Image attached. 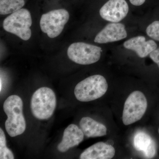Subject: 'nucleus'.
I'll return each instance as SVG.
<instances>
[{
  "label": "nucleus",
  "mask_w": 159,
  "mask_h": 159,
  "mask_svg": "<svg viewBox=\"0 0 159 159\" xmlns=\"http://www.w3.org/2000/svg\"><path fill=\"white\" fill-rule=\"evenodd\" d=\"M150 58L157 64L159 68V48H157L149 54Z\"/></svg>",
  "instance_id": "a211bd4d"
},
{
  "label": "nucleus",
  "mask_w": 159,
  "mask_h": 159,
  "mask_svg": "<svg viewBox=\"0 0 159 159\" xmlns=\"http://www.w3.org/2000/svg\"><path fill=\"white\" fill-rule=\"evenodd\" d=\"M146 31L149 37L159 41V21H155L149 25Z\"/></svg>",
  "instance_id": "f3484780"
},
{
  "label": "nucleus",
  "mask_w": 159,
  "mask_h": 159,
  "mask_svg": "<svg viewBox=\"0 0 159 159\" xmlns=\"http://www.w3.org/2000/svg\"><path fill=\"white\" fill-rule=\"evenodd\" d=\"M80 127L88 138H95L106 135L105 125L89 117H83L79 123Z\"/></svg>",
  "instance_id": "ddd939ff"
},
{
  "label": "nucleus",
  "mask_w": 159,
  "mask_h": 159,
  "mask_svg": "<svg viewBox=\"0 0 159 159\" xmlns=\"http://www.w3.org/2000/svg\"><path fill=\"white\" fill-rule=\"evenodd\" d=\"M158 132H159V129H158Z\"/></svg>",
  "instance_id": "412c9836"
},
{
  "label": "nucleus",
  "mask_w": 159,
  "mask_h": 159,
  "mask_svg": "<svg viewBox=\"0 0 159 159\" xmlns=\"http://www.w3.org/2000/svg\"><path fill=\"white\" fill-rule=\"evenodd\" d=\"M56 103V97L54 91L49 88H40L34 92L31 97V112L36 119H49L54 113Z\"/></svg>",
  "instance_id": "7ed1b4c3"
},
{
  "label": "nucleus",
  "mask_w": 159,
  "mask_h": 159,
  "mask_svg": "<svg viewBox=\"0 0 159 159\" xmlns=\"http://www.w3.org/2000/svg\"><path fill=\"white\" fill-rule=\"evenodd\" d=\"M6 136L2 128H0V159H13L12 152L6 146Z\"/></svg>",
  "instance_id": "dca6fc26"
},
{
  "label": "nucleus",
  "mask_w": 159,
  "mask_h": 159,
  "mask_svg": "<svg viewBox=\"0 0 159 159\" xmlns=\"http://www.w3.org/2000/svg\"><path fill=\"white\" fill-rule=\"evenodd\" d=\"M116 152L112 145L102 142H98L85 149L80 155V159H110Z\"/></svg>",
  "instance_id": "f8f14e48"
},
{
  "label": "nucleus",
  "mask_w": 159,
  "mask_h": 159,
  "mask_svg": "<svg viewBox=\"0 0 159 159\" xmlns=\"http://www.w3.org/2000/svg\"><path fill=\"white\" fill-rule=\"evenodd\" d=\"M126 37L127 32L124 25L121 23H110L97 34L94 42L107 43L121 40Z\"/></svg>",
  "instance_id": "1a4fd4ad"
},
{
  "label": "nucleus",
  "mask_w": 159,
  "mask_h": 159,
  "mask_svg": "<svg viewBox=\"0 0 159 159\" xmlns=\"http://www.w3.org/2000/svg\"><path fill=\"white\" fill-rule=\"evenodd\" d=\"M102 49L98 46L83 42L74 43L69 46V59L80 65H87L97 62L101 57Z\"/></svg>",
  "instance_id": "0eeeda50"
},
{
  "label": "nucleus",
  "mask_w": 159,
  "mask_h": 159,
  "mask_svg": "<svg viewBox=\"0 0 159 159\" xmlns=\"http://www.w3.org/2000/svg\"><path fill=\"white\" fill-rule=\"evenodd\" d=\"M130 3L135 6H140L145 2V0H129Z\"/></svg>",
  "instance_id": "6ab92c4d"
},
{
  "label": "nucleus",
  "mask_w": 159,
  "mask_h": 159,
  "mask_svg": "<svg viewBox=\"0 0 159 159\" xmlns=\"http://www.w3.org/2000/svg\"><path fill=\"white\" fill-rule=\"evenodd\" d=\"M147 101L144 94L135 91L129 96L124 103L122 120L125 125H130L139 121L147 108Z\"/></svg>",
  "instance_id": "39448f33"
},
{
  "label": "nucleus",
  "mask_w": 159,
  "mask_h": 159,
  "mask_svg": "<svg viewBox=\"0 0 159 159\" xmlns=\"http://www.w3.org/2000/svg\"><path fill=\"white\" fill-rule=\"evenodd\" d=\"M25 5L24 0H0V14L4 15L13 13Z\"/></svg>",
  "instance_id": "2eb2a0df"
},
{
  "label": "nucleus",
  "mask_w": 159,
  "mask_h": 159,
  "mask_svg": "<svg viewBox=\"0 0 159 159\" xmlns=\"http://www.w3.org/2000/svg\"><path fill=\"white\" fill-rule=\"evenodd\" d=\"M31 13L28 9H21L4 20L3 27L7 32L15 34L23 40L30 39L32 25Z\"/></svg>",
  "instance_id": "20e7f679"
},
{
  "label": "nucleus",
  "mask_w": 159,
  "mask_h": 159,
  "mask_svg": "<svg viewBox=\"0 0 159 159\" xmlns=\"http://www.w3.org/2000/svg\"><path fill=\"white\" fill-rule=\"evenodd\" d=\"M135 147L139 151H143L145 156L152 158L156 154V145L154 141L148 134L139 132L134 139Z\"/></svg>",
  "instance_id": "4468645a"
},
{
  "label": "nucleus",
  "mask_w": 159,
  "mask_h": 159,
  "mask_svg": "<svg viewBox=\"0 0 159 159\" xmlns=\"http://www.w3.org/2000/svg\"><path fill=\"white\" fill-rule=\"evenodd\" d=\"M2 79H1V89H0V90L2 91Z\"/></svg>",
  "instance_id": "aec40b11"
},
{
  "label": "nucleus",
  "mask_w": 159,
  "mask_h": 159,
  "mask_svg": "<svg viewBox=\"0 0 159 159\" xmlns=\"http://www.w3.org/2000/svg\"><path fill=\"white\" fill-rule=\"evenodd\" d=\"M123 46L125 48L135 51L141 58L146 57L157 48L154 41L149 40L146 41L143 36L131 38L125 41Z\"/></svg>",
  "instance_id": "9b49d317"
},
{
  "label": "nucleus",
  "mask_w": 159,
  "mask_h": 159,
  "mask_svg": "<svg viewBox=\"0 0 159 159\" xmlns=\"http://www.w3.org/2000/svg\"><path fill=\"white\" fill-rule=\"evenodd\" d=\"M84 138V134L81 129L75 124H71L65 129L62 141L57 146V149L61 152H66L70 148L79 145Z\"/></svg>",
  "instance_id": "9d476101"
},
{
  "label": "nucleus",
  "mask_w": 159,
  "mask_h": 159,
  "mask_svg": "<svg viewBox=\"0 0 159 159\" xmlns=\"http://www.w3.org/2000/svg\"><path fill=\"white\" fill-rule=\"evenodd\" d=\"M107 89V81L103 76L93 75L77 84L74 89V94L80 102H89L102 97Z\"/></svg>",
  "instance_id": "f03ea898"
},
{
  "label": "nucleus",
  "mask_w": 159,
  "mask_h": 159,
  "mask_svg": "<svg viewBox=\"0 0 159 159\" xmlns=\"http://www.w3.org/2000/svg\"><path fill=\"white\" fill-rule=\"evenodd\" d=\"M69 18L68 11L66 9H54L42 16L40 27L49 37L54 38L62 32Z\"/></svg>",
  "instance_id": "423d86ee"
},
{
  "label": "nucleus",
  "mask_w": 159,
  "mask_h": 159,
  "mask_svg": "<svg viewBox=\"0 0 159 159\" xmlns=\"http://www.w3.org/2000/svg\"><path fill=\"white\" fill-rule=\"evenodd\" d=\"M23 108L22 100L17 95L9 96L4 102L3 109L8 116L5 128L10 137L20 135L25 130L26 123Z\"/></svg>",
  "instance_id": "f257e3e1"
},
{
  "label": "nucleus",
  "mask_w": 159,
  "mask_h": 159,
  "mask_svg": "<svg viewBox=\"0 0 159 159\" xmlns=\"http://www.w3.org/2000/svg\"><path fill=\"white\" fill-rule=\"evenodd\" d=\"M129 9L128 4L125 0H109L101 7L99 14L107 21L118 23L127 16Z\"/></svg>",
  "instance_id": "6e6552de"
}]
</instances>
